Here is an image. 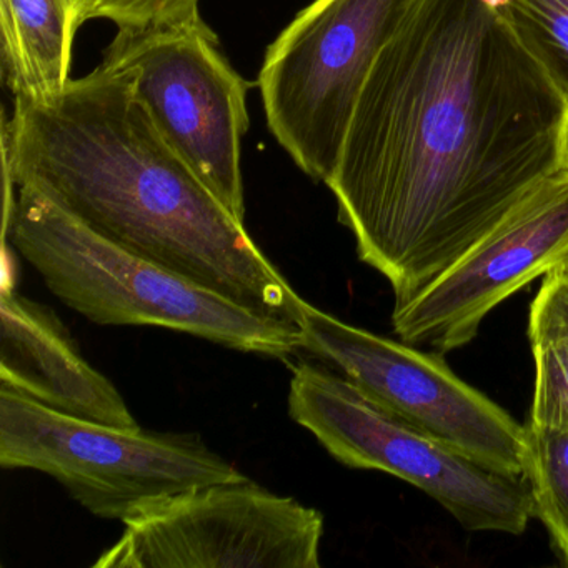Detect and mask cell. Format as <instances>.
<instances>
[{
	"mask_svg": "<svg viewBox=\"0 0 568 568\" xmlns=\"http://www.w3.org/2000/svg\"><path fill=\"white\" fill-rule=\"evenodd\" d=\"M567 108L495 0H417L375 61L325 182L395 304L560 171Z\"/></svg>",
	"mask_w": 568,
	"mask_h": 568,
	"instance_id": "obj_1",
	"label": "cell"
},
{
	"mask_svg": "<svg viewBox=\"0 0 568 568\" xmlns=\"http://www.w3.org/2000/svg\"><path fill=\"white\" fill-rule=\"evenodd\" d=\"M2 169L102 237L262 315L298 328L307 302L189 168L139 98L102 62L2 115Z\"/></svg>",
	"mask_w": 568,
	"mask_h": 568,
	"instance_id": "obj_2",
	"label": "cell"
},
{
	"mask_svg": "<svg viewBox=\"0 0 568 568\" xmlns=\"http://www.w3.org/2000/svg\"><path fill=\"white\" fill-rule=\"evenodd\" d=\"M4 241L55 297L95 324L169 328L264 357L301 348L294 325L262 317L108 241L29 185H18L4 214Z\"/></svg>",
	"mask_w": 568,
	"mask_h": 568,
	"instance_id": "obj_3",
	"label": "cell"
},
{
	"mask_svg": "<svg viewBox=\"0 0 568 568\" xmlns=\"http://www.w3.org/2000/svg\"><path fill=\"white\" fill-rule=\"evenodd\" d=\"M0 465L42 471L95 517L122 521L192 488L245 478L197 435L82 420L4 385Z\"/></svg>",
	"mask_w": 568,
	"mask_h": 568,
	"instance_id": "obj_4",
	"label": "cell"
},
{
	"mask_svg": "<svg viewBox=\"0 0 568 568\" xmlns=\"http://www.w3.org/2000/svg\"><path fill=\"white\" fill-rule=\"evenodd\" d=\"M288 415L345 467L402 478L465 530L521 535L535 517L525 475L490 470L365 397L331 367H294Z\"/></svg>",
	"mask_w": 568,
	"mask_h": 568,
	"instance_id": "obj_5",
	"label": "cell"
},
{
	"mask_svg": "<svg viewBox=\"0 0 568 568\" xmlns=\"http://www.w3.org/2000/svg\"><path fill=\"white\" fill-rule=\"evenodd\" d=\"M417 0H314L268 45L258 72L268 131L327 182L382 49Z\"/></svg>",
	"mask_w": 568,
	"mask_h": 568,
	"instance_id": "obj_6",
	"label": "cell"
},
{
	"mask_svg": "<svg viewBox=\"0 0 568 568\" xmlns=\"http://www.w3.org/2000/svg\"><path fill=\"white\" fill-rule=\"evenodd\" d=\"M102 62L132 72L139 98L164 138L244 222L241 161L251 84L219 51L214 31L204 21L119 29Z\"/></svg>",
	"mask_w": 568,
	"mask_h": 568,
	"instance_id": "obj_7",
	"label": "cell"
},
{
	"mask_svg": "<svg viewBox=\"0 0 568 568\" xmlns=\"http://www.w3.org/2000/svg\"><path fill=\"white\" fill-rule=\"evenodd\" d=\"M298 332L301 348L378 407L490 470L524 475L527 425L457 377L440 354L372 334L308 302Z\"/></svg>",
	"mask_w": 568,
	"mask_h": 568,
	"instance_id": "obj_8",
	"label": "cell"
},
{
	"mask_svg": "<svg viewBox=\"0 0 568 568\" xmlns=\"http://www.w3.org/2000/svg\"><path fill=\"white\" fill-rule=\"evenodd\" d=\"M124 525L92 567H321L324 515L247 477L165 498Z\"/></svg>",
	"mask_w": 568,
	"mask_h": 568,
	"instance_id": "obj_9",
	"label": "cell"
},
{
	"mask_svg": "<svg viewBox=\"0 0 568 568\" xmlns=\"http://www.w3.org/2000/svg\"><path fill=\"white\" fill-rule=\"evenodd\" d=\"M568 262V168L527 192L450 267L408 301L392 325L405 344L448 354L477 337L501 302Z\"/></svg>",
	"mask_w": 568,
	"mask_h": 568,
	"instance_id": "obj_10",
	"label": "cell"
},
{
	"mask_svg": "<svg viewBox=\"0 0 568 568\" xmlns=\"http://www.w3.org/2000/svg\"><path fill=\"white\" fill-rule=\"evenodd\" d=\"M0 325V385L71 417L139 427L121 392L88 364L48 307L4 285Z\"/></svg>",
	"mask_w": 568,
	"mask_h": 568,
	"instance_id": "obj_11",
	"label": "cell"
},
{
	"mask_svg": "<svg viewBox=\"0 0 568 568\" xmlns=\"http://www.w3.org/2000/svg\"><path fill=\"white\" fill-rule=\"evenodd\" d=\"M79 29L74 0H0L2 75L14 99L42 101L68 88Z\"/></svg>",
	"mask_w": 568,
	"mask_h": 568,
	"instance_id": "obj_12",
	"label": "cell"
},
{
	"mask_svg": "<svg viewBox=\"0 0 568 568\" xmlns=\"http://www.w3.org/2000/svg\"><path fill=\"white\" fill-rule=\"evenodd\" d=\"M525 477L535 517L547 528L551 547L568 568V434L527 425Z\"/></svg>",
	"mask_w": 568,
	"mask_h": 568,
	"instance_id": "obj_13",
	"label": "cell"
},
{
	"mask_svg": "<svg viewBox=\"0 0 568 568\" xmlns=\"http://www.w3.org/2000/svg\"><path fill=\"white\" fill-rule=\"evenodd\" d=\"M495 4L568 99V0H495Z\"/></svg>",
	"mask_w": 568,
	"mask_h": 568,
	"instance_id": "obj_14",
	"label": "cell"
},
{
	"mask_svg": "<svg viewBox=\"0 0 568 568\" xmlns=\"http://www.w3.org/2000/svg\"><path fill=\"white\" fill-rule=\"evenodd\" d=\"M201 0H74L79 24L111 21L118 29L197 24Z\"/></svg>",
	"mask_w": 568,
	"mask_h": 568,
	"instance_id": "obj_15",
	"label": "cell"
},
{
	"mask_svg": "<svg viewBox=\"0 0 568 568\" xmlns=\"http://www.w3.org/2000/svg\"><path fill=\"white\" fill-rule=\"evenodd\" d=\"M531 352L535 384L528 424L568 434V345H534Z\"/></svg>",
	"mask_w": 568,
	"mask_h": 568,
	"instance_id": "obj_16",
	"label": "cell"
},
{
	"mask_svg": "<svg viewBox=\"0 0 568 568\" xmlns=\"http://www.w3.org/2000/svg\"><path fill=\"white\" fill-rule=\"evenodd\" d=\"M528 341L568 345V262L545 275L530 305Z\"/></svg>",
	"mask_w": 568,
	"mask_h": 568,
	"instance_id": "obj_17",
	"label": "cell"
},
{
	"mask_svg": "<svg viewBox=\"0 0 568 568\" xmlns=\"http://www.w3.org/2000/svg\"><path fill=\"white\" fill-rule=\"evenodd\" d=\"M561 168H568V108L565 112L564 128L560 138Z\"/></svg>",
	"mask_w": 568,
	"mask_h": 568,
	"instance_id": "obj_18",
	"label": "cell"
}]
</instances>
